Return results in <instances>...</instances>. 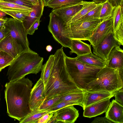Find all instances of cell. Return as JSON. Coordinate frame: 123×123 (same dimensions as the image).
<instances>
[{"mask_svg": "<svg viewBox=\"0 0 123 123\" xmlns=\"http://www.w3.org/2000/svg\"><path fill=\"white\" fill-rule=\"evenodd\" d=\"M33 84L25 77L6 83L5 98L9 117L19 121L31 111L29 100Z\"/></svg>", "mask_w": 123, "mask_h": 123, "instance_id": "obj_1", "label": "cell"}, {"mask_svg": "<svg viewBox=\"0 0 123 123\" xmlns=\"http://www.w3.org/2000/svg\"><path fill=\"white\" fill-rule=\"evenodd\" d=\"M62 46L54 55V61L49 77L44 87L45 100L82 90L74 83L66 64V55Z\"/></svg>", "mask_w": 123, "mask_h": 123, "instance_id": "obj_2", "label": "cell"}, {"mask_svg": "<svg viewBox=\"0 0 123 123\" xmlns=\"http://www.w3.org/2000/svg\"><path fill=\"white\" fill-rule=\"evenodd\" d=\"M43 58L32 51L22 52L9 66L7 76L9 81L19 79L31 74H36L41 71Z\"/></svg>", "mask_w": 123, "mask_h": 123, "instance_id": "obj_3", "label": "cell"}, {"mask_svg": "<svg viewBox=\"0 0 123 123\" xmlns=\"http://www.w3.org/2000/svg\"><path fill=\"white\" fill-rule=\"evenodd\" d=\"M65 61L69 73L75 84L83 90L96 78L102 68L90 65L66 55Z\"/></svg>", "mask_w": 123, "mask_h": 123, "instance_id": "obj_4", "label": "cell"}, {"mask_svg": "<svg viewBox=\"0 0 123 123\" xmlns=\"http://www.w3.org/2000/svg\"><path fill=\"white\" fill-rule=\"evenodd\" d=\"M123 87V80L119 70L106 66L100 70L95 79L88 84L82 90L113 92Z\"/></svg>", "mask_w": 123, "mask_h": 123, "instance_id": "obj_5", "label": "cell"}, {"mask_svg": "<svg viewBox=\"0 0 123 123\" xmlns=\"http://www.w3.org/2000/svg\"><path fill=\"white\" fill-rule=\"evenodd\" d=\"M101 21L99 18H90L72 23L66 25V33L71 39L88 40Z\"/></svg>", "mask_w": 123, "mask_h": 123, "instance_id": "obj_6", "label": "cell"}, {"mask_svg": "<svg viewBox=\"0 0 123 123\" xmlns=\"http://www.w3.org/2000/svg\"><path fill=\"white\" fill-rule=\"evenodd\" d=\"M49 16V31L58 43L63 47L70 49L72 40L67 36L66 33V23L62 19L53 12L50 13Z\"/></svg>", "mask_w": 123, "mask_h": 123, "instance_id": "obj_7", "label": "cell"}, {"mask_svg": "<svg viewBox=\"0 0 123 123\" xmlns=\"http://www.w3.org/2000/svg\"><path fill=\"white\" fill-rule=\"evenodd\" d=\"M4 25L8 33L22 47L23 52L31 50L29 47L27 33L22 21L9 18Z\"/></svg>", "mask_w": 123, "mask_h": 123, "instance_id": "obj_8", "label": "cell"}, {"mask_svg": "<svg viewBox=\"0 0 123 123\" xmlns=\"http://www.w3.org/2000/svg\"><path fill=\"white\" fill-rule=\"evenodd\" d=\"M117 45H119L114 39L111 31L109 32L99 43L93 47V52L106 62L111 50Z\"/></svg>", "mask_w": 123, "mask_h": 123, "instance_id": "obj_9", "label": "cell"}, {"mask_svg": "<svg viewBox=\"0 0 123 123\" xmlns=\"http://www.w3.org/2000/svg\"><path fill=\"white\" fill-rule=\"evenodd\" d=\"M79 115L78 111L73 105L68 106L55 111L48 123H74Z\"/></svg>", "mask_w": 123, "mask_h": 123, "instance_id": "obj_10", "label": "cell"}, {"mask_svg": "<svg viewBox=\"0 0 123 123\" xmlns=\"http://www.w3.org/2000/svg\"><path fill=\"white\" fill-rule=\"evenodd\" d=\"M94 3L93 1L82 0L77 4L54 8L51 12L62 19L67 24L70 19L81 9L86 6Z\"/></svg>", "mask_w": 123, "mask_h": 123, "instance_id": "obj_11", "label": "cell"}, {"mask_svg": "<svg viewBox=\"0 0 123 123\" xmlns=\"http://www.w3.org/2000/svg\"><path fill=\"white\" fill-rule=\"evenodd\" d=\"M112 16L101 21L88 40L92 47L99 43L109 32L112 31Z\"/></svg>", "mask_w": 123, "mask_h": 123, "instance_id": "obj_12", "label": "cell"}, {"mask_svg": "<svg viewBox=\"0 0 123 123\" xmlns=\"http://www.w3.org/2000/svg\"><path fill=\"white\" fill-rule=\"evenodd\" d=\"M44 86L40 78L32 88L29 100V107L31 111L37 109L45 100Z\"/></svg>", "mask_w": 123, "mask_h": 123, "instance_id": "obj_13", "label": "cell"}, {"mask_svg": "<svg viewBox=\"0 0 123 123\" xmlns=\"http://www.w3.org/2000/svg\"><path fill=\"white\" fill-rule=\"evenodd\" d=\"M111 98H105L85 107L83 110V116L91 118L106 112L110 105Z\"/></svg>", "mask_w": 123, "mask_h": 123, "instance_id": "obj_14", "label": "cell"}, {"mask_svg": "<svg viewBox=\"0 0 123 123\" xmlns=\"http://www.w3.org/2000/svg\"><path fill=\"white\" fill-rule=\"evenodd\" d=\"M0 49L14 58L23 52L22 47L8 33L0 42Z\"/></svg>", "mask_w": 123, "mask_h": 123, "instance_id": "obj_15", "label": "cell"}, {"mask_svg": "<svg viewBox=\"0 0 123 123\" xmlns=\"http://www.w3.org/2000/svg\"><path fill=\"white\" fill-rule=\"evenodd\" d=\"M120 46L116 45L111 50L106 62L108 67L117 70L123 69V50Z\"/></svg>", "mask_w": 123, "mask_h": 123, "instance_id": "obj_16", "label": "cell"}, {"mask_svg": "<svg viewBox=\"0 0 123 123\" xmlns=\"http://www.w3.org/2000/svg\"><path fill=\"white\" fill-rule=\"evenodd\" d=\"M84 93V110L86 107L105 98L114 96L113 92L83 90Z\"/></svg>", "mask_w": 123, "mask_h": 123, "instance_id": "obj_17", "label": "cell"}, {"mask_svg": "<svg viewBox=\"0 0 123 123\" xmlns=\"http://www.w3.org/2000/svg\"><path fill=\"white\" fill-rule=\"evenodd\" d=\"M106 117L113 123H123V106L113 100L106 112Z\"/></svg>", "mask_w": 123, "mask_h": 123, "instance_id": "obj_18", "label": "cell"}, {"mask_svg": "<svg viewBox=\"0 0 123 123\" xmlns=\"http://www.w3.org/2000/svg\"><path fill=\"white\" fill-rule=\"evenodd\" d=\"M44 6L43 1L40 5H33V10L30 12L29 15L22 22L27 33L35 22L40 19L43 15Z\"/></svg>", "mask_w": 123, "mask_h": 123, "instance_id": "obj_19", "label": "cell"}, {"mask_svg": "<svg viewBox=\"0 0 123 123\" xmlns=\"http://www.w3.org/2000/svg\"><path fill=\"white\" fill-rule=\"evenodd\" d=\"M71 40L70 54L75 53L77 56H80L92 53L90 45L80 40L73 39Z\"/></svg>", "mask_w": 123, "mask_h": 123, "instance_id": "obj_20", "label": "cell"}, {"mask_svg": "<svg viewBox=\"0 0 123 123\" xmlns=\"http://www.w3.org/2000/svg\"><path fill=\"white\" fill-rule=\"evenodd\" d=\"M76 58L78 61L90 65L102 68L106 66V62L94 54L77 56Z\"/></svg>", "mask_w": 123, "mask_h": 123, "instance_id": "obj_21", "label": "cell"}, {"mask_svg": "<svg viewBox=\"0 0 123 123\" xmlns=\"http://www.w3.org/2000/svg\"><path fill=\"white\" fill-rule=\"evenodd\" d=\"M123 6L118 5L115 7L112 16V32L123 26Z\"/></svg>", "mask_w": 123, "mask_h": 123, "instance_id": "obj_22", "label": "cell"}, {"mask_svg": "<svg viewBox=\"0 0 123 123\" xmlns=\"http://www.w3.org/2000/svg\"><path fill=\"white\" fill-rule=\"evenodd\" d=\"M54 60V55H50L46 63L43 65L41 70L40 79L43 81L44 86H46L49 78Z\"/></svg>", "mask_w": 123, "mask_h": 123, "instance_id": "obj_23", "label": "cell"}, {"mask_svg": "<svg viewBox=\"0 0 123 123\" xmlns=\"http://www.w3.org/2000/svg\"><path fill=\"white\" fill-rule=\"evenodd\" d=\"M84 92L82 90H81L61 95L59 102L65 101L78 102L82 105L84 107Z\"/></svg>", "mask_w": 123, "mask_h": 123, "instance_id": "obj_24", "label": "cell"}, {"mask_svg": "<svg viewBox=\"0 0 123 123\" xmlns=\"http://www.w3.org/2000/svg\"><path fill=\"white\" fill-rule=\"evenodd\" d=\"M50 112L48 110H40L38 109L31 111L19 121L20 123H37L42 117Z\"/></svg>", "mask_w": 123, "mask_h": 123, "instance_id": "obj_25", "label": "cell"}, {"mask_svg": "<svg viewBox=\"0 0 123 123\" xmlns=\"http://www.w3.org/2000/svg\"><path fill=\"white\" fill-rule=\"evenodd\" d=\"M0 9L14 10L20 11H31L33 8L22 6L10 2L0 0Z\"/></svg>", "mask_w": 123, "mask_h": 123, "instance_id": "obj_26", "label": "cell"}, {"mask_svg": "<svg viewBox=\"0 0 123 123\" xmlns=\"http://www.w3.org/2000/svg\"><path fill=\"white\" fill-rule=\"evenodd\" d=\"M115 7L113 6L109 0L103 3L99 19L101 21L111 17Z\"/></svg>", "mask_w": 123, "mask_h": 123, "instance_id": "obj_27", "label": "cell"}, {"mask_svg": "<svg viewBox=\"0 0 123 123\" xmlns=\"http://www.w3.org/2000/svg\"><path fill=\"white\" fill-rule=\"evenodd\" d=\"M99 4H97L94 3L85 6L72 17L66 25L75 22L79 19L83 17L90 11L96 7Z\"/></svg>", "mask_w": 123, "mask_h": 123, "instance_id": "obj_28", "label": "cell"}, {"mask_svg": "<svg viewBox=\"0 0 123 123\" xmlns=\"http://www.w3.org/2000/svg\"><path fill=\"white\" fill-rule=\"evenodd\" d=\"M14 58L0 49V72L5 67L9 66Z\"/></svg>", "mask_w": 123, "mask_h": 123, "instance_id": "obj_29", "label": "cell"}, {"mask_svg": "<svg viewBox=\"0 0 123 123\" xmlns=\"http://www.w3.org/2000/svg\"><path fill=\"white\" fill-rule=\"evenodd\" d=\"M81 0H52L48 4V7L53 9L64 6L77 4Z\"/></svg>", "mask_w": 123, "mask_h": 123, "instance_id": "obj_30", "label": "cell"}, {"mask_svg": "<svg viewBox=\"0 0 123 123\" xmlns=\"http://www.w3.org/2000/svg\"><path fill=\"white\" fill-rule=\"evenodd\" d=\"M16 20L23 22L31 11H20L14 10H1Z\"/></svg>", "mask_w": 123, "mask_h": 123, "instance_id": "obj_31", "label": "cell"}, {"mask_svg": "<svg viewBox=\"0 0 123 123\" xmlns=\"http://www.w3.org/2000/svg\"><path fill=\"white\" fill-rule=\"evenodd\" d=\"M103 4V3L99 4L96 7L79 19L75 22L86 19L90 18L99 19L101 11Z\"/></svg>", "mask_w": 123, "mask_h": 123, "instance_id": "obj_32", "label": "cell"}, {"mask_svg": "<svg viewBox=\"0 0 123 123\" xmlns=\"http://www.w3.org/2000/svg\"><path fill=\"white\" fill-rule=\"evenodd\" d=\"M61 95L44 100L39 107L40 110H48L60 100Z\"/></svg>", "mask_w": 123, "mask_h": 123, "instance_id": "obj_33", "label": "cell"}, {"mask_svg": "<svg viewBox=\"0 0 123 123\" xmlns=\"http://www.w3.org/2000/svg\"><path fill=\"white\" fill-rule=\"evenodd\" d=\"M78 105L81 106L83 108V106L81 104L77 102L65 101L58 102L48 110L50 112L55 111L59 109L68 106Z\"/></svg>", "mask_w": 123, "mask_h": 123, "instance_id": "obj_34", "label": "cell"}, {"mask_svg": "<svg viewBox=\"0 0 123 123\" xmlns=\"http://www.w3.org/2000/svg\"><path fill=\"white\" fill-rule=\"evenodd\" d=\"M12 3L22 6L32 8L33 5L29 0H0Z\"/></svg>", "mask_w": 123, "mask_h": 123, "instance_id": "obj_35", "label": "cell"}, {"mask_svg": "<svg viewBox=\"0 0 123 123\" xmlns=\"http://www.w3.org/2000/svg\"><path fill=\"white\" fill-rule=\"evenodd\" d=\"M115 100L117 103L123 106V87L113 92Z\"/></svg>", "mask_w": 123, "mask_h": 123, "instance_id": "obj_36", "label": "cell"}, {"mask_svg": "<svg viewBox=\"0 0 123 123\" xmlns=\"http://www.w3.org/2000/svg\"><path fill=\"white\" fill-rule=\"evenodd\" d=\"M55 111L50 112L43 116L37 121V123H48Z\"/></svg>", "mask_w": 123, "mask_h": 123, "instance_id": "obj_37", "label": "cell"}, {"mask_svg": "<svg viewBox=\"0 0 123 123\" xmlns=\"http://www.w3.org/2000/svg\"><path fill=\"white\" fill-rule=\"evenodd\" d=\"M40 20L39 19L36 20L31 25L27 33V34L32 35L34 33L35 31L38 29L40 23Z\"/></svg>", "mask_w": 123, "mask_h": 123, "instance_id": "obj_38", "label": "cell"}, {"mask_svg": "<svg viewBox=\"0 0 123 123\" xmlns=\"http://www.w3.org/2000/svg\"><path fill=\"white\" fill-rule=\"evenodd\" d=\"M91 123H113L105 116L104 117H98L95 118Z\"/></svg>", "mask_w": 123, "mask_h": 123, "instance_id": "obj_39", "label": "cell"}, {"mask_svg": "<svg viewBox=\"0 0 123 123\" xmlns=\"http://www.w3.org/2000/svg\"><path fill=\"white\" fill-rule=\"evenodd\" d=\"M8 33V31L4 25L0 30V42L7 35Z\"/></svg>", "mask_w": 123, "mask_h": 123, "instance_id": "obj_40", "label": "cell"}, {"mask_svg": "<svg viewBox=\"0 0 123 123\" xmlns=\"http://www.w3.org/2000/svg\"><path fill=\"white\" fill-rule=\"evenodd\" d=\"M113 6L116 7L118 5H123V0H109Z\"/></svg>", "mask_w": 123, "mask_h": 123, "instance_id": "obj_41", "label": "cell"}, {"mask_svg": "<svg viewBox=\"0 0 123 123\" xmlns=\"http://www.w3.org/2000/svg\"><path fill=\"white\" fill-rule=\"evenodd\" d=\"M32 3L33 5H40L43 1V0H29Z\"/></svg>", "mask_w": 123, "mask_h": 123, "instance_id": "obj_42", "label": "cell"}, {"mask_svg": "<svg viewBox=\"0 0 123 123\" xmlns=\"http://www.w3.org/2000/svg\"><path fill=\"white\" fill-rule=\"evenodd\" d=\"M8 18L2 17L0 18V27L3 26L6 22Z\"/></svg>", "mask_w": 123, "mask_h": 123, "instance_id": "obj_43", "label": "cell"}, {"mask_svg": "<svg viewBox=\"0 0 123 123\" xmlns=\"http://www.w3.org/2000/svg\"><path fill=\"white\" fill-rule=\"evenodd\" d=\"M107 0H93V1L97 4L102 3Z\"/></svg>", "mask_w": 123, "mask_h": 123, "instance_id": "obj_44", "label": "cell"}, {"mask_svg": "<svg viewBox=\"0 0 123 123\" xmlns=\"http://www.w3.org/2000/svg\"><path fill=\"white\" fill-rule=\"evenodd\" d=\"M52 49V47L50 45L47 46L46 47V49L48 52H50Z\"/></svg>", "mask_w": 123, "mask_h": 123, "instance_id": "obj_45", "label": "cell"}, {"mask_svg": "<svg viewBox=\"0 0 123 123\" xmlns=\"http://www.w3.org/2000/svg\"><path fill=\"white\" fill-rule=\"evenodd\" d=\"M6 14L4 12L0 9V18L5 16Z\"/></svg>", "mask_w": 123, "mask_h": 123, "instance_id": "obj_46", "label": "cell"}, {"mask_svg": "<svg viewBox=\"0 0 123 123\" xmlns=\"http://www.w3.org/2000/svg\"><path fill=\"white\" fill-rule=\"evenodd\" d=\"M44 3V6H47L48 3L52 0H43Z\"/></svg>", "mask_w": 123, "mask_h": 123, "instance_id": "obj_47", "label": "cell"}, {"mask_svg": "<svg viewBox=\"0 0 123 123\" xmlns=\"http://www.w3.org/2000/svg\"><path fill=\"white\" fill-rule=\"evenodd\" d=\"M2 27H0V29H1V28H2Z\"/></svg>", "mask_w": 123, "mask_h": 123, "instance_id": "obj_48", "label": "cell"}, {"mask_svg": "<svg viewBox=\"0 0 123 123\" xmlns=\"http://www.w3.org/2000/svg\"></svg>", "mask_w": 123, "mask_h": 123, "instance_id": "obj_49", "label": "cell"}]
</instances>
